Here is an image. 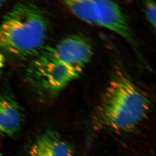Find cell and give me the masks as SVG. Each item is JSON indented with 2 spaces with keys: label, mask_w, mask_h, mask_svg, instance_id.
Listing matches in <instances>:
<instances>
[{
  "label": "cell",
  "mask_w": 156,
  "mask_h": 156,
  "mask_svg": "<svg viewBox=\"0 0 156 156\" xmlns=\"http://www.w3.org/2000/svg\"><path fill=\"white\" fill-rule=\"evenodd\" d=\"M49 28L44 9L32 2H18L0 23V50L15 59L33 58L45 48Z\"/></svg>",
  "instance_id": "1"
},
{
  "label": "cell",
  "mask_w": 156,
  "mask_h": 156,
  "mask_svg": "<svg viewBox=\"0 0 156 156\" xmlns=\"http://www.w3.org/2000/svg\"><path fill=\"white\" fill-rule=\"evenodd\" d=\"M150 106L148 98L125 74L118 72L96 108L93 123L98 129L130 132L145 119Z\"/></svg>",
  "instance_id": "2"
},
{
  "label": "cell",
  "mask_w": 156,
  "mask_h": 156,
  "mask_svg": "<svg viewBox=\"0 0 156 156\" xmlns=\"http://www.w3.org/2000/svg\"><path fill=\"white\" fill-rule=\"evenodd\" d=\"M64 4L83 21L108 29L135 47L134 36L128 18L117 3L106 0H68L64 1Z\"/></svg>",
  "instance_id": "3"
},
{
  "label": "cell",
  "mask_w": 156,
  "mask_h": 156,
  "mask_svg": "<svg viewBox=\"0 0 156 156\" xmlns=\"http://www.w3.org/2000/svg\"><path fill=\"white\" fill-rule=\"evenodd\" d=\"M83 69L57 60L42 50L31 60L26 77L35 89L55 96L79 77Z\"/></svg>",
  "instance_id": "4"
},
{
  "label": "cell",
  "mask_w": 156,
  "mask_h": 156,
  "mask_svg": "<svg viewBox=\"0 0 156 156\" xmlns=\"http://www.w3.org/2000/svg\"><path fill=\"white\" fill-rule=\"evenodd\" d=\"M42 51L57 60L83 69L93 55L90 43L77 35L65 38L53 47H45Z\"/></svg>",
  "instance_id": "5"
},
{
  "label": "cell",
  "mask_w": 156,
  "mask_h": 156,
  "mask_svg": "<svg viewBox=\"0 0 156 156\" xmlns=\"http://www.w3.org/2000/svg\"><path fill=\"white\" fill-rule=\"evenodd\" d=\"M28 156H75L72 147L56 131L48 130L36 140Z\"/></svg>",
  "instance_id": "6"
},
{
  "label": "cell",
  "mask_w": 156,
  "mask_h": 156,
  "mask_svg": "<svg viewBox=\"0 0 156 156\" xmlns=\"http://www.w3.org/2000/svg\"><path fill=\"white\" fill-rule=\"evenodd\" d=\"M23 122L20 107L11 93L0 94V134L11 136L19 131Z\"/></svg>",
  "instance_id": "7"
},
{
  "label": "cell",
  "mask_w": 156,
  "mask_h": 156,
  "mask_svg": "<svg viewBox=\"0 0 156 156\" xmlns=\"http://www.w3.org/2000/svg\"><path fill=\"white\" fill-rule=\"evenodd\" d=\"M146 16L150 23L155 28L156 22V4L152 1H147L145 3Z\"/></svg>",
  "instance_id": "8"
},
{
  "label": "cell",
  "mask_w": 156,
  "mask_h": 156,
  "mask_svg": "<svg viewBox=\"0 0 156 156\" xmlns=\"http://www.w3.org/2000/svg\"><path fill=\"white\" fill-rule=\"evenodd\" d=\"M5 61V56H4L2 53L0 52V75H1L2 69H3V68L4 66Z\"/></svg>",
  "instance_id": "9"
},
{
  "label": "cell",
  "mask_w": 156,
  "mask_h": 156,
  "mask_svg": "<svg viewBox=\"0 0 156 156\" xmlns=\"http://www.w3.org/2000/svg\"><path fill=\"white\" fill-rule=\"evenodd\" d=\"M3 1H0V8L2 7V5H3Z\"/></svg>",
  "instance_id": "10"
}]
</instances>
